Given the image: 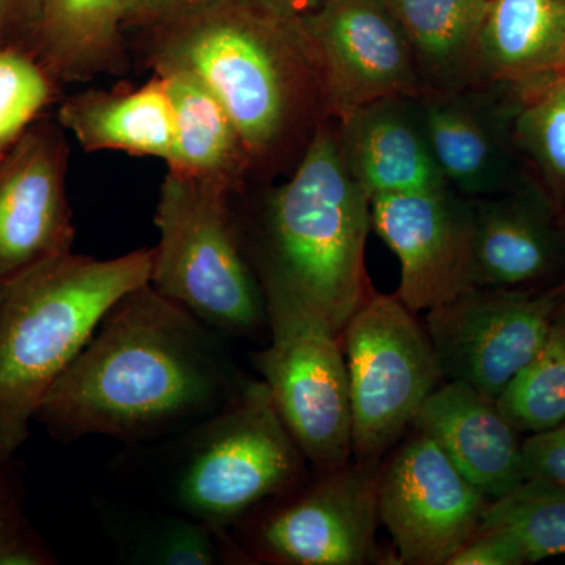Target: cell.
Segmentation results:
<instances>
[{
  "mask_svg": "<svg viewBox=\"0 0 565 565\" xmlns=\"http://www.w3.org/2000/svg\"><path fill=\"white\" fill-rule=\"evenodd\" d=\"M3 291H6V282L0 280V302H2Z\"/></svg>",
  "mask_w": 565,
  "mask_h": 565,
  "instance_id": "obj_36",
  "label": "cell"
},
{
  "mask_svg": "<svg viewBox=\"0 0 565 565\" xmlns=\"http://www.w3.org/2000/svg\"><path fill=\"white\" fill-rule=\"evenodd\" d=\"M525 478L565 486V423L523 440Z\"/></svg>",
  "mask_w": 565,
  "mask_h": 565,
  "instance_id": "obj_29",
  "label": "cell"
},
{
  "mask_svg": "<svg viewBox=\"0 0 565 565\" xmlns=\"http://www.w3.org/2000/svg\"><path fill=\"white\" fill-rule=\"evenodd\" d=\"M68 145L62 126L33 125L0 161V280L71 252Z\"/></svg>",
  "mask_w": 565,
  "mask_h": 565,
  "instance_id": "obj_15",
  "label": "cell"
},
{
  "mask_svg": "<svg viewBox=\"0 0 565 565\" xmlns=\"http://www.w3.org/2000/svg\"><path fill=\"white\" fill-rule=\"evenodd\" d=\"M232 195L167 172L150 285L222 337L253 338L267 330L266 302L237 234Z\"/></svg>",
  "mask_w": 565,
  "mask_h": 565,
  "instance_id": "obj_6",
  "label": "cell"
},
{
  "mask_svg": "<svg viewBox=\"0 0 565 565\" xmlns=\"http://www.w3.org/2000/svg\"><path fill=\"white\" fill-rule=\"evenodd\" d=\"M152 248L111 259L68 252L6 282L0 302V459L28 440L41 401L126 294L150 281Z\"/></svg>",
  "mask_w": 565,
  "mask_h": 565,
  "instance_id": "obj_4",
  "label": "cell"
},
{
  "mask_svg": "<svg viewBox=\"0 0 565 565\" xmlns=\"http://www.w3.org/2000/svg\"><path fill=\"white\" fill-rule=\"evenodd\" d=\"M520 546L509 535L492 530H479L451 557L448 565H523Z\"/></svg>",
  "mask_w": 565,
  "mask_h": 565,
  "instance_id": "obj_30",
  "label": "cell"
},
{
  "mask_svg": "<svg viewBox=\"0 0 565 565\" xmlns=\"http://www.w3.org/2000/svg\"><path fill=\"white\" fill-rule=\"evenodd\" d=\"M50 564H55V557L25 522L0 531V565Z\"/></svg>",
  "mask_w": 565,
  "mask_h": 565,
  "instance_id": "obj_31",
  "label": "cell"
},
{
  "mask_svg": "<svg viewBox=\"0 0 565 565\" xmlns=\"http://www.w3.org/2000/svg\"><path fill=\"white\" fill-rule=\"evenodd\" d=\"M267 348L252 360L275 407L316 475L352 460V414L343 340L321 316L264 294Z\"/></svg>",
  "mask_w": 565,
  "mask_h": 565,
  "instance_id": "obj_7",
  "label": "cell"
},
{
  "mask_svg": "<svg viewBox=\"0 0 565 565\" xmlns=\"http://www.w3.org/2000/svg\"><path fill=\"white\" fill-rule=\"evenodd\" d=\"M54 82L35 55L0 44V161L50 106Z\"/></svg>",
  "mask_w": 565,
  "mask_h": 565,
  "instance_id": "obj_28",
  "label": "cell"
},
{
  "mask_svg": "<svg viewBox=\"0 0 565 565\" xmlns=\"http://www.w3.org/2000/svg\"><path fill=\"white\" fill-rule=\"evenodd\" d=\"M245 382L222 334L148 281L104 316L35 418L62 440L152 444L222 411Z\"/></svg>",
  "mask_w": 565,
  "mask_h": 565,
  "instance_id": "obj_1",
  "label": "cell"
},
{
  "mask_svg": "<svg viewBox=\"0 0 565 565\" xmlns=\"http://www.w3.org/2000/svg\"><path fill=\"white\" fill-rule=\"evenodd\" d=\"M379 468L349 462L259 505L232 530L247 559L281 565H360L377 530Z\"/></svg>",
  "mask_w": 565,
  "mask_h": 565,
  "instance_id": "obj_9",
  "label": "cell"
},
{
  "mask_svg": "<svg viewBox=\"0 0 565 565\" xmlns=\"http://www.w3.org/2000/svg\"><path fill=\"white\" fill-rule=\"evenodd\" d=\"M167 85L174 111L169 172L212 182L236 193L252 182L250 162L228 111L191 74L156 71Z\"/></svg>",
  "mask_w": 565,
  "mask_h": 565,
  "instance_id": "obj_22",
  "label": "cell"
},
{
  "mask_svg": "<svg viewBox=\"0 0 565 565\" xmlns=\"http://www.w3.org/2000/svg\"><path fill=\"white\" fill-rule=\"evenodd\" d=\"M564 291L565 278L545 288H473L427 311L424 327L444 382L498 399L544 344Z\"/></svg>",
  "mask_w": 565,
  "mask_h": 565,
  "instance_id": "obj_10",
  "label": "cell"
},
{
  "mask_svg": "<svg viewBox=\"0 0 565 565\" xmlns=\"http://www.w3.org/2000/svg\"><path fill=\"white\" fill-rule=\"evenodd\" d=\"M258 2L280 11V13L289 14V17H300V14L321 6L326 0H258Z\"/></svg>",
  "mask_w": 565,
  "mask_h": 565,
  "instance_id": "obj_34",
  "label": "cell"
},
{
  "mask_svg": "<svg viewBox=\"0 0 565 565\" xmlns=\"http://www.w3.org/2000/svg\"><path fill=\"white\" fill-rule=\"evenodd\" d=\"M514 136L531 177L564 215L565 73L523 85Z\"/></svg>",
  "mask_w": 565,
  "mask_h": 565,
  "instance_id": "obj_25",
  "label": "cell"
},
{
  "mask_svg": "<svg viewBox=\"0 0 565 565\" xmlns=\"http://www.w3.org/2000/svg\"><path fill=\"white\" fill-rule=\"evenodd\" d=\"M139 0H31L35 57L55 81L87 82L128 70L122 29Z\"/></svg>",
  "mask_w": 565,
  "mask_h": 565,
  "instance_id": "obj_19",
  "label": "cell"
},
{
  "mask_svg": "<svg viewBox=\"0 0 565 565\" xmlns=\"http://www.w3.org/2000/svg\"><path fill=\"white\" fill-rule=\"evenodd\" d=\"M412 429L433 438L487 500H500L526 481L522 433L494 397L473 386L438 385L419 408Z\"/></svg>",
  "mask_w": 565,
  "mask_h": 565,
  "instance_id": "obj_17",
  "label": "cell"
},
{
  "mask_svg": "<svg viewBox=\"0 0 565 565\" xmlns=\"http://www.w3.org/2000/svg\"><path fill=\"white\" fill-rule=\"evenodd\" d=\"M29 2H31V0H0V33L6 31L7 25H9L21 11L28 13Z\"/></svg>",
  "mask_w": 565,
  "mask_h": 565,
  "instance_id": "obj_35",
  "label": "cell"
},
{
  "mask_svg": "<svg viewBox=\"0 0 565 565\" xmlns=\"http://www.w3.org/2000/svg\"><path fill=\"white\" fill-rule=\"evenodd\" d=\"M148 29L145 65L185 71L218 99L243 140L252 182L296 169L329 120L296 17L258 0H206Z\"/></svg>",
  "mask_w": 565,
  "mask_h": 565,
  "instance_id": "obj_2",
  "label": "cell"
},
{
  "mask_svg": "<svg viewBox=\"0 0 565 565\" xmlns=\"http://www.w3.org/2000/svg\"><path fill=\"white\" fill-rule=\"evenodd\" d=\"M166 441L158 465L163 505L228 533L308 481L310 465L263 381L245 382L222 411Z\"/></svg>",
  "mask_w": 565,
  "mask_h": 565,
  "instance_id": "obj_5",
  "label": "cell"
},
{
  "mask_svg": "<svg viewBox=\"0 0 565 565\" xmlns=\"http://www.w3.org/2000/svg\"><path fill=\"white\" fill-rule=\"evenodd\" d=\"M203 2H206V0H139L129 24L150 28V25L169 20L174 14L192 9V7L200 6Z\"/></svg>",
  "mask_w": 565,
  "mask_h": 565,
  "instance_id": "obj_32",
  "label": "cell"
},
{
  "mask_svg": "<svg viewBox=\"0 0 565 565\" xmlns=\"http://www.w3.org/2000/svg\"><path fill=\"white\" fill-rule=\"evenodd\" d=\"M118 539L122 557L131 564L223 565L247 559L228 531L169 509L121 530Z\"/></svg>",
  "mask_w": 565,
  "mask_h": 565,
  "instance_id": "obj_24",
  "label": "cell"
},
{
  "mask_svg": "<svg viewBox=\"0 0 565 565\" xmlns=\"http://www.w3.org/2000/svg\"><path fill=\"white\" fill-rule=\"evenodd\" d=\"M522 90L523 85L481 82L416 98L435 162L451 191L482 200L535 181L515 143Z\"/></svg>",
  "mask_w": 565,
  "mask_h": 565,
  "instance_id": "obj_14",
  "label": "cell"
},
{
  "mask_svg": "<svg viewBox=\"0 0 565 565\" xmlns=\"http://www.w3.org/2000/svg\"><path fill=\"white\" fill-rule=\"evenodd\" d=\"M373 230L401 267L394 296L414 313L476 288L473 200L449 188L371 199Z\"/></svg>",
  "mask_w": 565,
  "mask_h": 565,
  "instance_id": "obj_13",
  "label": "cell"
},
{
  "mask_svg": "<svg viewBox=\"0 0 565 565\" xmlns=\"http://www.w3.org/2000/svg\"><path fill=\"white\" fill-rule=\"evenodd\" d=\"M296 18L329 120L379 99L424 95L411 46L386 0H326Z\"/></svg>",
  "mask_w": 565,
  "mask_h": 565,
  "instance_id": "obj_11",
  "label": "cell"
},
{
  "mask_svg": "<svg viewBox=\"0 0 565 565\" xmlns=\"http://www.w3.org/2000/svg\"><path fill=\"white\" fill-rule=\"evenodd\" d=\"M476 288H545L565 278V221L537 181L473 200Z\"/></svg>",
  "mask_w": 565,
  "mask_h": 565,
  "instance_id": "obj_16",
  "label": "cell"
},
{
  "mask_svg": "<svg viewBox=\"0 0 565 565\" xmlns=\"http://www.w3.org/2000/svg\"><path fill=\"white\" fill-rule=\"evenodd\" d=\"M377 503L401 563L448 565L478 533L492 501L433 438L415 430L379 473Z\"/></svg>",
  "mask_w": 565,
  "mask_h": 565,
  "instance_id": "obj_12",
  "label": "cell"
},
{
  "mask_svg": "<svg viewBox=\"0 0 565 565\" xmlns=\"http://www.w3.org/2000/svg\"><path fill=\"white\" fill-rule=\"evenodd\" d=\"M479 530L509 535L526 564L565 555V486L526 479L489 504Z\"/></svg>",
  "mask_w": 565,
  "mask_h": 565,
  "instance_id": "obj_26",
  "label": "cell"
},
{
  "mask_svg": "<svg viewBox=\"0 0 565 565\" xmlns=\"http://www.w3.org/2000/svg\"><path fill=\"white\" fill-rule=\"evenodd\" d=\"M497 401L522 434L542 433L565 423V307L542 348Z\"/></svg>",
  "mask_w": 565,
  "mask_h": 565,
  "instance_id": "obj_27",
  "label": "cell"
},
{
  "mask_svg": "<svg viewBox=\"0 0 565 565\" xmlns=\"http://www.w3.org/2000/svg\"><path fill=\"white\" fill-rule=\"evenodd\" d=\"M7 462V460L0 459V463ZM24 522L18 508L17 500H14L13 493L7 479L0 473V531L9 530L20 525Z\"/></svg>",
  "mask_w": 565,
  "mask_h": 565,
  "instance_id": "obj_33",
  "label": "cell"
},
{
  "mask_svg": "<svg viewBox=\"0 0 565 565\" xmlns=\"http://www.w3.org/2000/svg\"><path fill=\"white\" fill-rule=\"evenodd\" d=\"M563 217H564V221H565V212H564ZM563 307H565V291H564V303H563Z\"/></svg>",
  "mask_w": 565,
  "mask_h": 565,
  "instance_id": "obj_37",
  "label": "cell"
},
{
  "mask_svg": "<svg viewBox=\"0 0 565 565\" xmlns=\"http://www.w3.org/2000/svg\"><path fill=\"white\" fill-rule=\"evenodd\" d=\"M486 82L526 85L565 73V0H489Z\"/></svg>",
  "mask_w": 565,
  "mask_h": 565,
  "instance_id": "obj_23",
  "label": "cell"
},
{
  "mask_svg": "<svg viewBox=\"0 0 565 565\" xmlns=\"http://www.w3.org/2000/svg\"><path fill=\"white\" fill-rule=\"evenodd\" d=\"M403 29L424 93L486 82L481 39L489 0H386Z\"/></svg>",
  "mask_w": 565,
  "mask_h": 565,
  "instance_id": "obj_21",
  "label": "cell"
},
{
  "mask_svg": "<svg viewBox=\"0 0 565 565\" xmlns=\"http://www.w3.org/2000/svg\"><path fill=\"white\" fill-rule=\"evenodd\" d=\"M333 125L345 167L370 199L448 188L424 131L418 99H379Z\"/></svg>",
  "mask_w": 565,
  "mask_h": 565,
  "instance_id": "obj_18",
  "label": "cell"
},
{
  "mask_svg": "<svg viewBox=\"0 0 565 565\" xmlns=\"http://www.w3.org/2000/svg\"><path fill=\"white\" fill-rule=\"evenodd\" d=\"M237 234L264 294L310 308L343 334L373 289L366 274L371 199L349 173L333 120L282 181L233 193Z\"/></svg>",
  "mask_w": 565,
  "mask_h": 565,
  "instance_id": "obj_3",
  "label": "cell"
},
{
  "mask_svg": "<svg viewBox=\"0 0 565 565\" xmlns=\"http://www.w3.org/2000/svg\"><path fill=\"white\" fill-rule=\"evenodd\" d=\"M57 122L85 152L118 151L166 163L172 158L173 104L159 74L136 88L70 96L61 104Z\"/></svg>",
  "mask_w": 565,
  "mask_h": 565,
  "instance_id": "obj_20",
  "label": "cell"
},
{
  "mask_svg": "<svg viewBox=\"0 0 565 565\" xmlns=\"http://www.w3.org/2000/svg\"><path fill=\"white\" fill-rule=\"evenodd\" d=\"M341 340L351 393L352 459L377 467L444 379L426 327L396 296L371 294Z\"/></svg>",
  "mask_w": 565,
  "mask_h": 565,
  "instance_id": "obj_8",
  "label": "cell"
}]
</instances>
